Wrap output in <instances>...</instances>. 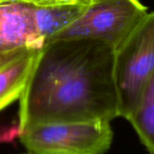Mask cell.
<instances>
[{
  "instance_id": "obj_1",
  "label": "cell",
  "mask_w": 154,
  "mask_h": 154,
  "mask_svg": "<svg viewBox=\"0 0 154 154\" xmlns=\"http://www.w3.org/2000/svg\"><path fill=\"white\" fill-rule=\"evenodd\" d=\"M114 54L108 44L91 38L44 45L19 98L18 135L36 125L119 117Z\"/></svg>"
},
{
  "instance_id": "obj_2",
  "label": "cell",
  "mask_w": 154,
  "mask_h": 154,
  "mask_svg": "<svg viewBox=\"0 0 154 154\" xmlns=\"http://www.w3.org/2000/svg\"><path fill=\"white\" fill-rule=\"evenodd\" d=\"M153 71L154 12H151L115 50L113 76L119 117L127 120L133 112Z\"/></svg>"
},
{
  "instance_id": "obj_3",
  "label": "cell",
  "mask_w": 154,
  "mask_h": 154,
  "mask_svg": "<svg viewBox=\"0 0 154 154\" xmlns=\"http://www.w3.org/2000/svg\"><path fill=\"white\" fill-rule=\"evenodd\" d=\"M148 14L140 0H93L85 14L45 43L60 39L91 38L116 50Z\"/></svg>"
},
{
  "instance_id": "obj_4",
  "label": "cell",
  "mask_w": 154,
  "mask_h": 154,
  "mask_svg": "<svg viewBox=\"0 0 154 154\" xmlns=\"http://www.w3.org/2000/svg\"><path fill=\"white\" fill-rule=\"evenodd\" d=\"M30 154H104L113 131L109 121L36 125L19 133Z\"/></svg>"
},
{
  "instance_id": "obj_5",
  "label": "cell",
  "mask_w": 154,
  "mask_h": 154,
  "mask_svg": "<svg viewBox=\"0 0 154 154\" xmlns=\"http://www.w3.org/2000/svg\"><path fill=\"white\" fill-rule=\"evenodd\" d=\"M34 6L0 0V54L25 48L40 49Z\"/></svg>"
},
{
  "instance_id": "obj_6",
  "label": "cell",
  "mask_w": 154,
  "mask_h": 154,
  "mask_svg": "<svg viewBox=\"0 0 154 154\" xmlns=\"http://www.w3.org/2000/svg\"><path fill=\"white\" fill-rule=\"evenodd\" d=\"M38 50L26 49L0 66V112L21 97Z\"/></svg>"
},
{
  "instance_id": "obj_7",
  "label": "cell",
  "mask_w": 154,
  "mask_h": 154,
  "mask_svg": "<svg viewBox=\"0 0 154 154\" xmlns=\"http://www.w3.org/2000/svg\"><path fill=\"white\" fill-rule=\"evenodd\" d=\"M89 5L67 4L45 8L34 7L36 30L43 45L50 37L82 17Z\"/></svg>"
},
{
  "instance_id": "obj_8",
  "label": "cell",
  "mask_w": 154,
  "mask_h": 154,
  "mask_svg": "<svg viewBox=\"0 0 154 154\" xmlns=\"http://www.w3.org/2000/svg\"><path fill=\"white\" fill-rule=\"evenodd\" d=\"M149 154H154V71L147 81L138 105L127 119Z\"/></svg>"
},
{
  "instance_id": "obj_9",
  "label": "cell",
  "mask_w": 154,
  "mask_h": 154,
  "mask_svg": "<svg viewBox=\"0 0 154 154\" xmlns=\"http://www.w3.org/2000/svg\"><path fill=\"white\" fill-rule=\"evenodd\" d=\"M3 1L20 2V3L29 4L37 8H45V7H53V6L67 5V4L89 5L93 2V0H3Z\"/></svg>"
},
{
  "instance_id": "obj_10",
  "label": "cell",
  "mask_w": 154,
  "mask_h": 154,
  "mask_svg": "<svg viewBox=\"0 0 154 154\" xmlns=\"http://www.w3.org/2000/svg\"><path fill=\"white\" fill-rule=\"evenodd\" d=\"M26 154H30V153H26Z\"/></svg>"
}]
</instances>
